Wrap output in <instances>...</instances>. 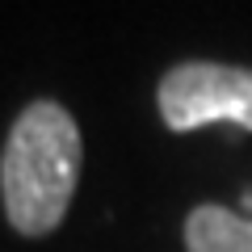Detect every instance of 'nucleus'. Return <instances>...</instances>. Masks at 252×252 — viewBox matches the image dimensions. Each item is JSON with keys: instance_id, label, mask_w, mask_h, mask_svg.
<instances>
[{"instance_id": "nucleus-1", "label": "nucleus", "mask_w": 252, "mask_h": 252, "mask_svg": "<svg viewBox=\"0 0 252 252\" xmlns=\"http://www.w3.org/2000/svg\"><path fill=\"white\" fill-rule=\"evenodd\" d=\"M80 126L59 101H30L9 126L0 156V202L13 231L42 240L67 219L80 185Z\"/></svg>"}, {"instance_id": "nucleus-2", "label": "nucleus", "mask_w": 252, "mask_h": 252, "mask_svg": "<svg viewBox=\"0 0 252 252\" xmlns=\"http://www.w3.org/2000/svg\"><path fill=\"white\" fill-rule=\"evenodd\" d=\"M156 105L172 135H189L210 122H235L252 135V67L185 59L160 76Z\"/></svg>"}, {"instance_id": "nucleus-3", "label": "nucleus", "mask_w": 252, "mask_h": 252, "mask_svg": "<svg viewBox=\"0 0 252 252\" xmlns=\"http://www.w3.org/2000/svg\"><path fill=\"white\" fill-rule=\"evenodd\" d=\"M185 252H252V219L202 202L185 215Z\"/></svg>"}]
</instances>
